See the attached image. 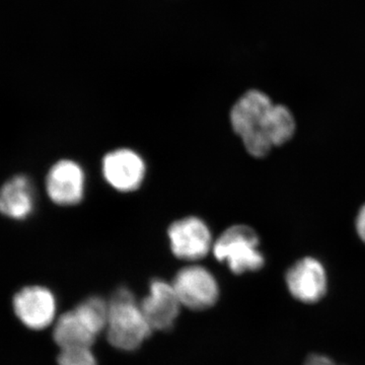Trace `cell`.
<instances>
[{"instance_id": "6da1fadb", "label": "cell", "mask_w": 365, "mask_h": 365, "mask_svg": "<svg viewBox=\"0 0 365 365\" xmlns=\"http://www.w3.org/2000/svg\"><path fill=\"white\" fill-rule=\"evenodd\" d=\"M230 124L241 137L245 148L254 158H264L274 146L292 138L295 120L288 108L274 105L260 91H247L230 110Z\"/></svg>"}, {"instance_id": "7a4b0ae2", "label": "cell", "mask_w": 365, "mask_h": 365, "mask_svg": "<svg viewBox=\"0 0 365 365\" xmlns=\"http://www.w3.org/2000/svg\"><path fill=\"white\" fill-rule=\"evenodd\" d=\"M107 337L110 344L123 351H132L150 337L151 327L127 288H120L109 302Z\"/></svg>"}, {"instance_id": "3957f363", "label": "cell", "mask_w": 365, "mask_h": 365, "mask_svg": "<svg viewBox=\"0 0 365 365\" xmlns=\"http://www.w3.org/2000/svg\"><path fill=\"white\" fill-rule=\"evenodd\" d=\"M259 245L260 240L253 228L235 225L227 227L215 240L211 252L218 261L227 263L232 273L254 272L265 264Z\"/></svg>"}, {"instance_id": "277c9868", "label": "cell", "mask_w": 365, "mask_h": 365, "mask_svg": "<svg viewBox=\"0 0 365 365\" xmlns=\"http://www.w3.org/2000/svg\"><path fill=\"white\" fill-rule=\"evenodd\" d=\"M103 179L119 193H132L143 186L148 165L140 153L120 148L106 153L101 163Z\"/></svg>"}, {"instance_id": "5b68a950", "label": "cell", "mask_w": 365, "mask_h": 365, "mask_svg": "<svg viewBox=\"0 0 365 365\" xmlns=\"http://www.w3.org/2000/svg\"><path fill=\"white\" fill-rule=\"evenodd\" d=\"M167 237L172 253L186 261L204 258L212 251L215 242L207 223L195 215L185 216L170 223Z\"/></svg>"}, {"instance_id": "8992f818", "label": "cell", "mask_w": 365, "mask_h": 365, "mask_svg": "<svg viewBox=\"0 0 365 365\" xmlns=\"http://www.w3.org/2000/svg\"><path fill=\"white\" fill-rule=\"evenodd\" d=\"M46 193L53 203L71 207L83 202L86 196V175L81 163L63 158L48 170Z\"/></svg>"}, {"instance_id": "52a82bcc", "label": "cell", "mask_w": 365, "mask_h": 365, "mask_svg": "<svg viewBox=\"0 0 365 365\" xmlns=\"http://www.w3.org/2000/svg\"><path fill=\"white\" fill-rule=\"evenodd\" d=\"M172 284L182 306L194 311H203L212 307L220 295V287L215 276L202 266L182 268Z\"/></svg>"}, {"instance_id": "ba28073f", "label": "cell", "mask_w": 365, "mask_h": 365, "mask_svg": "<svg viewBox=\"0 0 365 365\" xmlns=\"http://www.w3.org/2000/svg\"><path fill=\"white\" fill-rule=\"evenodd\" d=\"M14 309L24 325L33 330H43L54 321L56 299L47 288L28 287L14 297Z\"/></svg>"}, {"instance_id": "9c48e42d", "label": "cell", "mask_w": 365, "mask_h": 365, "mask_svg": "<svg viewBox=\"0 0 365 365\" xmlns=\"http://www.w3.org/2000/svg\"><path fill=\"white\" fill-rule=\"evenodd\" d=\"M285 281L290 294L304 304H314L325 297V268L317 259L307 257L288 269Z\"/></svg>"}, {"instance_id": "30bf717a", "label": "cell", "mask_w": 365, "mask_h": 365, "mask_svg": "<svg viewBox=\"0 0 365 365\" xmlns=\"http://www.w3.org/2000/svg\"><path fill=\"white\" fill-rule=\"evenodd\" d=\"M182 304L173 284L155 279L150 283V294L140 304L141 311L153 330H169L179 317Z\"/></svg>"}, {"instance_id": "8fae6325", "label": "cell", "mask_w": 365, "mask_h": 365, "mask_svg": "<svg viewBox=\"0 0 365 365\" xmlns=\"http://www.w3.org/2000/svg\"><path fill=\"white\" fill-rule=\"evenodd\" d=\"M36 194L31 180L18 175L0 188V213L7 218L24 220L35 210Z\"/></svg>"}, {"instance_id": "7c38bea8", "label": "cell", "mask_w": 365, "mask_h": 365, "mask_svg": "<svg viewBox=\"0 0 365 365\" xmlns=\"http://www.w3.org/2000/svg\"><path fill=\"white\" fill-rule=\"evenodd\" d=\"M96 337L91 329L79 318L76 311L62 314L53 331L55 343L61 349L71 347H91Z\"/></svg>"}, {"instance_id": "4fadbf2b", "label": "cell", "mask_w": 365, "mask_h": 365, "mask_svg": "<svg viewBox=\"0 0 365 365\" xmlns=\"http://www.w3.org/2000/svg\"><path fill=\"white\" fill-rule=\"evenodd\" d=\"M74 311L96 336L107 328L109 302H106L101 297H90L76 307Z\"/></svg>"}, {"instance_id": "5bb4252c", "label": "cell", "mask_w": 365, "mask_h": 365, "mask_svg": "<svg viewBox=\"0 0 365 365\" xmlns=\"http://www.w3.org/2000/svg\"><path fill=\"white\" fill-rule=\"evenodd\" d=\"M59 365H98L91 347H71L61 349Z\"/></svg>"}, {"instance_id": "9a60e30c", "label": "cell", "mask_w": 365, "mask_h": 365, "mask_svg": "<svg viewBox=\"0 0 365 365\" xmlns=\"http://www.w3.org/2000/svg\"><path fill=\"white\" fill-rule=\"evenodd\" d=\"M304 365H337L328 356L321 354L309 355Z\"/></svg>"}, {"instance_id": "2e32d148", "label": "cell", "mask_w": 365, "mask_h": 365, "mask_svg": "<svg viewBox=\"0 0 365 365\" xmlns=\"http://www.w3.org/2000/svg\"><path fill=\"white\" fill-rule=\"evenodd\" d=\"M356 230L360 239L365 244V204L359 210L356 220Z\"/></svg>"}]
</instances>
